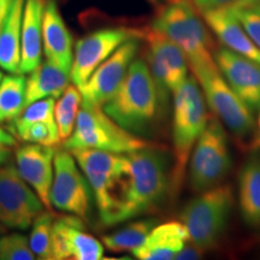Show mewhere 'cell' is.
I'll use <instances>...</instances> for the list:
<instances>
[{
	"mask_svg": "<svg viewBox=\"0 0 260 260\" xmlns=\"http://www.w3.org/2000/svg\"><path fill=\"white\" fill-rule=\"evenodd\" d=\"M239 205L249 228H260V155L249 158L239 177Z\"/></svg>",
	"mask_w": 260,
	"mask_h": 260,
	"instance_id": "obj_24",
	"label": "cell"
},
{
	"mask_svg": "<svg viewBox=\"0 0 260 260\" xmlns=\"http://www.w3.org/2000/svg\"><path fill=\"white\" fill-rule=\"evenodd\" d=\"M0 144L11 146V147L16 146V139L10 133L6 132L3 126H0Z\"/></svg>",
	"mask_w": 260,
	"mask_h": 260,
	"instance_id": "obj_34",
	"label": "cell"
},
{
	"mask_svg": "<svg viewBox=\"0 0 260 260\" xmlns=\"http://www.w3.org/2000/svg\"><path fill=\"white\" fill-rule=\"evenodd\" d=\"M193 74L203 87L205 102L209 104L214 116L240 138L251 135L255 130L251 109L228 84L218 68L199 70Z\"/></svg>",
	"mask_w": 260,
	"mask_h": 260,
	"instance_id": "obj_9",
	"label": "cell"
},
{
	"mask_svg": "<svg viewBox=\"0 0 260 260\" xmlns=\"http://www.w3.org/2000/svg\"><path fill=\"white\" fill-rule=\"evenodd\" d=\"M259 128H260V115H259Z\"/></svg>",
	"mask_w": 260,
	"mask_h": 260,
	"instance_id": "obj_39",
	"label": "cell"
},
{
	"mask_svg": "<svg viewBox=\"0 0 260 260\" xmlns=\"http://www.w3.org/2000/svg\"><path fill=\"white\" fill-rule=\"evenodd\" d=\"M19 139L28 144H38L44 146H56L60 142L57 123L32 122L29 124L14 128Z\"/></svg>",
	"mask_w": 260,
	"mask_h": 260,
	"instance_id": "obj_29",
	"label": "cell"
},
{
	"mask_svg": "<svg viewBox=\"0 0 260 260\" xmlns=\"http://www.w3.org/2000/svg\"><path fill=\"white\" fill-rule=\"evenodd\" d=\"M45 205L15 165L0 167V223L9 229L27 230L44 212Z\"/></svg>",
	"mask_w": 260,
	"mask_h": 260,
	"instance_id": "obj_11",
	"label": "cell"
},
{
	"mask_svg": "<svg viewBox=\"0 0 260 260\" xmlns=\"http://www.w3.org/2000/svg\"><path fill=\"white\" fill-rule=\"evenodd\" d=\"M63 142L64 149L68 151L93 148L118 154H129L154 146L116 123L104 112L103 107L82 104L73 134Z\"/></svg>",
	"mask_w": 260,
	"mask_h": 260,
	"instance_id": "obj_5",
	"label": "cell"
},
{
	"mask_svg": "<svg viewBox=\"0 0 260 260\" xmlns=\"http://www.w3.org/2000/svg\"><path fill=\"white\" fill-rule=\"evenodd\" d=\"M56 214L45 210L35 218L31 224L29 236V245L37 259L52 260L51 251V230Z\"/></svg>",
	"mask_w": 260,
	"mask_h": 260,
	"instance_id": "obj_28",
	"label": "cell"
},
{
	"mask_svg": "<svg viewBox=\"0 0 260 260\" xmlns=\"http://www.w3.org/2000/svg\"><path fill=\"white\" fill-rule=\"evenodd\" d=\"M140 31L126 28H106L93 31L77 41L70 70V80L79 89L87 82L98 67Z\"/></svg>",
	"mask_w": 260,
	"mask_h": 260,
	"instance_id": "obj_13",
	"label": "cell"
},
{
	"mask_svg": "<svg viewBox=\"0 0 260 260\" xmlns=\"http://www.w3.org/2000/svg\"><path fill=\"white\" fill-rule=\"evenodd\" d=\"M189 159V183L194 191L201 193L218 186L226 176L232 157L226 133L218 119H209Z\"/></svg>",
	"mask_w": 260,
	"mask_h": 260,
	"instance_id": "obj_8",
	"label": "cell"
},
{
	"mask_svg": "<svg viewBox=\"0 0 260 260\" xmlns=\"http://www.w3.org/2000/svg\"><path fill=\"white\" fill-rule=\"evenodd\" d=\"M232 10L260 50V9L255 6H240Z\"/></svg>",
	"mask_w": 260,
	"mask_h": 260,
	"instance_id": "obj_31",
	"label": "cell"
},
{
	"mask_svg": "<svg viewBox=\"0 0 260 260\" xmlns=\"http://www.w3.org/2000/svg\"><path fill=\"white\" fill-rule=\"evenodd\" d=\"M69 81L70 74L65 73L58 65L48 59L41 61L27 77L25 107L46 98L58 99L69 86Z\"/></svg>",
	"mask_w": 260,
	"mask_h": 260,
	"instance_id": "obj_22",
	"label": "cell"
},
{
	"mask_svg": "<svg viewBox=\"0 0 260 260\" xmlns=\"http://www.w3.org/2000/svg\"><path fill=\"white\" fill-rule=\"evenodd\" d=\"M2 79H3V74H2V71H0V81H2Z\"/></svg>",
	"mask_w": 260,
	"mask_h": 260,
	"instance_id": "obj_38",
	"label": "cell"
},
{
	"mask_svg": "<svg viewBox=\"0 0 260 260\" xmlns=\"http://www.w3.org/2000/svg\"><path fill=\"white\" fill-rule=\"evenodd\" d=\"M234 198L229 186H218L201 191L190 200L180 214L189 241L201 251H209L219 242L229 222Z\"/></svg>",
	"mask_w": 260,
	"mask_h": 260,
	"instance_id": "obj_6",
	"label": "cell"
},
{
	"mask_svg": "<svg viewBox=\"0 0 260 260\" xmlns=\"http://www.w3.org/2000/svg\"><path fill=\"white\" fill-rule=\"evenodd\" d=\"M217 67L240 99L252 112L260 111V64L220 47L214 51Z\"/></svg>",
	"mask_w": 260,
	"mask_h": 260,
	"instance_id": "obj_16",
	"label": "cell"
},
{
	"mask_svg": "<svg viewBox=\"0 0 260 260\" xmlns=\"http://www.w3.org/2000/svg\"><path fill=\"white\" fill-rule=\"evenodd\" d=\"M195 8L201 15L220 9H234L246 4L247 0H193Z\"/></svg>",
	"mask_w": 260,
	"mask_h": 260,
	"instance_id": "obj_32",
	"label": "cell"
},
{
	"mask_svg": "<svg viewBox=\"0 0 260 260\" xmlns=\"http://www.w3.org/2000/svg\"><path fill=\"white\" fill-rule=\"evenodd\" d=\"M205 23L228 50L260 64V50L247 34L232 9L212 10L203 14Z\"/></svg>",
	"mask_w": 260,
	"mask_h": 260,
	"instance_id": "obj_19",
	"label": "cell"
},
{
	"mask_svg": "<svg viewBox=\"0 0 260 260\" xmlns=\"http://www.w3.org/2000/svg\"><path fill=\"white\" fill-rule=\"evenodd\" d=\"M209 122L205 98L195 77L188 76L174 90V141L175 172L172 180L180 186L184 170L198 139Z\"/></svg>",
	"mask_w": 260,
	"mask_h": 260,
	"instance_id": "obj_4",
	"label": "cell"
},
{
	"mask_svg": "<svg viewBox=\"0 0 260 260\" xmlns=\"http://www.w3.org/2000/svg\"><path fill=\"white\" fill-rule=\"evenodd\" d=\"M139 38H133L118 47L96 68L81 87L82 105L103 107L113 96L124 80L130 64L139 51Z\"/></svg>",
	"mask_w": 260,
	"mask_h": 260,
	"instance_id": "obj_14",
	"label": "cell"
},
{
	"mask_svg": "<svg viewBox=\"0 0 260 260\" xmlns=\"http://www.w3.org/2000/svg\"><path fill=\"white\" fill-rule=\"evenodd\" d=\"M29 239L23 234L12 233L0 237V260H34Z\"/></svg>",
	"mask_w": 260,
	"mask_h": 260,
	"instance_id": "obj_30",
	"label": "cell"
},
{
	"mask_svg": "<svg viewBox=\"0 0 260 260\" xmlns=\"http://www.w3.org/2000/svg\"><path fill=\"white\" fill-rule=\"evenodd\" d=\"M189 235L182 222L157 224L141 246L133 251V255L140 260L176 259L187 242Z\"/></svg>",
	"mask_w": 260,
	"mask_h": 260,
	"instance_id": "obj_20",
	"label": "cell"
},
{
	"mask_svg": "<svg viewBox=\"0 0 260 260\" xmlns=\"http://www.w3.org/2000/svg\"><path fill=\"white\" fill-rule=\"evenodd\" d=\"M11 146L0 144V167L4 165L10 157V153H11Z\"/></svg>",
	"mask_w": 260,
	"mask_h": 260,
	"instance_id": "obj_35",
	"label": "cell"
},
{
	"mask_svg": "<svg viewBox=\"0 0 260 260\" xmlns=\"http://www.w3.org/2000/svg\"><path fill=\"white\" fill-rule=\"evenodd\" d=\"M45 5L46 0L24 2L19 74H29L42 61V18Z\"/></svg>",
	"mask_w": 260,
	"mask_h": 260,
	"instance_id": "obj_21",
	"label": "cell"
},
{
	"mask_svg": "<svg viewBox=\"0 0 260 260\" xmlns=\"http://www.w3.org/2000/svg\"><path fill=\"white\" fill-rule=\"evenodd\" d=\"M81 104H82L81 90L74 83L67 87L64 93L54 104V117H56L61 141H65L73 134Z\"/></svg>",
	"mask_w": 260,
	"mask_h": 260,
	"instance_id": "obj_27",
	"label": "cell"
},
{
	"mask_svg": "<svg viewBox=\"0 0 260 260\" xmlns=\"http://www.w3.org/2000/svg\"><path fill=\"white\" fill-rule=\"evenodd\" d=\"M53 168V182L50 191L51 206L86 219L90 211L93 191L73 153L68 149L56 151Z\"/></svg>",
	"mask_w": 260,
	"mask_h": 260,
	"instance_id": "obj_10",
	"label": "cell"
},
{
	"mask_svg": "<svg viewBox=\"0 0 260 260\" xmlns=\"http://www.w3.org/2000/svg\"><path fill=\"white\" fill-rule=\"evenodd\" d=\"M56 148L53 146L28 144L16 152V167L23 180L34 189L46 210L54 212L51 206L50 191L53 182V160Z\"/></svg>",
	"mask_w": 260,
	"mask_h": 260,
	"instance_id": "obj_17",
	"label": "cell"
},
{
	"mask_svg": "<svg viewBox=\"0 0 260 260\" xmlns=\"http://www.w3.org/2000/svg\"><path fill=\"white\" fill-rule=\"evenodd\" d=\"M242 6H255V8L260 9V0H247L246 4ZM240 8V6H239Z\"/></svg>",
	"mask_w": 260,
	"mask_h": 260,
	"instance_id": "obj_36",
	"label": "cell"
},
{
	"mask_svg": "<svg viewBox=\"0 0 260 260\" xmlns=\"http://www.w3.org/2000/svg\"><path fill=\"white\" fill-rule=\"evenodd\" d=\"M70 152L89 182L100 219L105 225L116 209L123 178L129 169L128 154L93 148H79Z\"/></svg>",
	"mask_w": 260,
	"mask_h": 260,
	"instance_id": "obj_7",
	"label": "cell"
},
{
	"mask_svg": "<svg viewBox=\"0 0 260 260\" xmlns=\"http://www.w3.org/2000/svg\"><path fill=\"white\" fill-rule=\"evenodd\" d=\"M157 225L154 219H141L130 223L113 234L103 237V243L115 253L133 252L144 243L151 230Z\"/></svg>",
	"mask_w": 260,
	"mask_h": 260,
	"instance_id": "obj_26",
	"label": "cell"
},
{
	"mask_svg": "<svg viewBox=\"0 0 260 260\" xmlns=\"http://www.w3.org/2000/svg\"><path fill=\"white\" fill-rule=\"evenodd\" d=\"M160 104L148 64L138 59L130 64L122 84L103 110L124 129L139 133L154 121Z\"/></svg>",
	"mask_w": 260,
	"mask_h": 260,
	"instance_id": "obj_2",
	"label": "cell"
},
{
	"mask_svg": "<svg viewBox=\"0 0 260 260\" xmlns=\"http://www.w3.org/2000/svg\"><path fill=\"white\" fill-rule=\"evenodd\" d=\"M6 229H8V228L4 226L2 223H0V235H3V234H5Z\"/></svg>",
	"mask_w": 260,
	"mask_h": 260,
	"instance_id": "obj_37",
	"label": "cell"
},
{
	"mask_svg": "<svg viewBox=\"0 0 260 260\" xmlns=\"http://www.w3.org/2000/svg\"><path fill=\"white\" fill-rule=\"evenodd\" d=\"M128 157L129 169L106 226L117 225L155 209L169 189L168 159L157 145L133 152Z\"/></svg>",
	"mask_w": 260,
	"mask_h": 260,
	"instance_id": "obj_1",
	"label": "cell"
},
{
	"mask_svg": "<svg viewBox=\"0 0 260 260\" xmlns=\"http://www.w3.org/2000/svg\"><path fill=\"white\" fill-rule=\"evenodd\" d=\"M14 0H0V29L4 23L6 16H8L10 9H11Z\"/></svg>",
	"mask_w": 260,
	"mask_h": 260,
	"instance_id": "obj_33",
	"label": "cell"
},
{
	"mask_svg": "<svg viewBox=\"0 0 260 260\" xmlns=\"http://www.w3.org/2000/svg\"><path fill=\"white\" fill-rule=\"evenodd\" d=\"M24 2L14 0L0 29V68L10 74L19 73Z\"/></svg>",
	"mask_w": 260,
	"mask_h": 260,
	"instance_id": "obj_23",
	"label": "cell"
},
{
	"mask_svg": "<svg viewBox=\"0 0 260 260\" xmlns=\"http://www.w3.org/2000/svg\"><path fill=\"white\" fill-rule=\"evenodd\" d=\"M42 51L51 60L70 74L74 60V39L65 25L54 0H46L42 18Z\"/></svg>",
	"mask_w": 260,
	"mask_h": 260,
	"instance_id": "obj_18",
	"label": "cell"
},
{
	"mask_svg": "<svg viewBox=\"0 0 260 260\" xmlns=\"http://www.w3.org/2000/svg\"><path fill=\"white\" fill-rule=\"evenodd\" d=\"M147 42V64L157 84L161 103L188 77V60L181 48L154 28L140 31Z\"/></svg>",
	"mask_w": 260,
	"mask_h": 260,
	"instance_id": "obj_12",
	"label": "cell"
},
{
	"mask_svg": "<svg viewBox=\"0 0 260 260\" xmlns=\"http://www.w3.org/2000/svg\"><path fill=\"white\" fill-rule=\"evenodd\" d=\"M52 260H100L104 246L95 237L84 232L79 217H59L53 220L51 230Z\"/></svg>",
	"mask_w": 260,
	"mask_h": 260,
	"instance_id": "obj_15",
	"label": "cell"
},
{
	"mask_svg": "<svg viewBox=\"0 0 260 260\" xmlns=\"http://www.w3.org/2000/svg\"><path fill=\"white\" fill-rule=\"evenodd\" d=\"M152 28L181 48L193 73L218 68L212 39L190 0H170L157 15Z\"/></svg>",
	"mask_w": 260,
	"mask_h": 260,
	"instance_id": "obj_3",
	"label": "cell"
},
{
	"mask_svg": "<svg viewBox=\"0 0 260 260\" xmlns=\"http://www.w3.org/2000/svg\"><path fill=\"white\" fill-rule=\"evenodd\" d=\"M27 79L24 74H10L0 81V123L14 122L25 109Z\"/></svg>",
	"mask_w": 260,
	"mask_h": 260,
	"instance_id": "obj_25",
	"label": "cell"
}]
</instances>
